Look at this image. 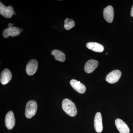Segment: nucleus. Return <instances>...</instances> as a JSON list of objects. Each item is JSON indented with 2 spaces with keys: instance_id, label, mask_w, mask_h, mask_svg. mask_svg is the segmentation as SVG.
Masks as SVG:
<instances>
[{
  "instance_id": "nucleus-1",
  "label": "nucleus",
  "mask_w": 133,
  "mask_h": 133,
  "mask_svg": "<svg viewBox=\"0 0 133 133\" xmlns=\"http://www.w3.org/2000/svg\"><path fill=\"white\" fill-rule=\"evenodd\" d=\"M62 107L65 113L70 116L74 117L77 114V109L74 102L69 99H65L62 102Z\"/></svg>"
},
{
  "instance_id": "nucleus-2",
  "label": "nucleus",
  "mask_w": 133,
  "mask_h": 133,
  "mask_svg": "<svg viewBox=\"0 0 133 133\" xmlns=\"http://www.w3.org/2000/svg\"><path fill=\"white\" fill-rule=\"evenodd\" d=\"M37 103L35 101L30 100L27 102L25 112L26 118L30 119L35 116L37 111Z\"/></svg>"
},
{
  "instance_id": "nucleus-3",
  "label": "nucleus",
  "mask_w": 133,
  "mask_h": 133,
  "mask_svg": "<svg viewBox=\"0 0 133 133\" xmlns=\"http://www.w3.org/2000/svg\"><path fill=\"white\" fill-rule=\"evenodd\" d=\"M15 12L14 8L11 6H6L2 3L0 2V14L6 18H10L14 15Z\"/></svg>"
},
{
  "instance_id": "nucleus-4",
  "label": "nucleus",
  "mask_w": 133,
  "mask_h": 133,
  "mask_svg": "<svg viewBox=\"0 0 133 133\" xmlns=\"http://www.w3.org/2000/svg\"><path fill=\"white\" fill-rule=\"evenodd\" d=\"M121 72L119 70H114L108 74L106 77V80L108 83L114 84L119 81L121 77Z\"/></svg>"
},
{
  "instance_id": "nucleus-5",
  "label": "nucleus",
  "mask_w": 133,
  "mask_h": 133,
  "mask_svg": "<svg viewBox=\"0 0 133 133\" xmlns=\"http://www.w3.org/2000/svg\"><path fill=\"white\" fill-rule=\"evenodd\" d=\"M38 69V62L35 59H32L26 65V72L29 76H32L36 73Z\"/></svg>"
},
{
  "instance_id": "nucleus-6",
  "label": "nucleus",
  "mask_w": 133,
  "mask_h": 133,
  "mask_svg": "<svg viewBox=\"0 0 133 133\" xmlns=\"http://www.w3.org/2000/svg\"><path fill=\"white\" fill-rule=\"evenodd\" d=\"M5 123L7 128L11 130L14 128L15 124V119L14 112L9 111L6 115L5 118Z\"/></svg>"
},
{
  "instance_id": "nucleus-7",
  "label": "nucleus",
  "mask_w": 133,
  "mask_h": 133,
  "mask_svg": "<svg viewBox=\"0 0 133 133\" xmlns=\"http://www.w3.org/2000/svg\"><path fill=\"white\" fill-rule=\"evenodd\" d=\"M20 28L16 27H8L4 30L3 32V36L5 38L9 36L15 37L19 35L21 33Z\"/></svg>"
},
{
  "instance_id": "nucleus-8",
  "label": "nucleus",
  "mask_w": 133,
  "mask_h": 133,
  "mask_svg": "<svg viewBox=\"0 0 133 133\" xmlns=\"http://www.w3.org/2000/svg\"><path fill=\"white\" fill-rule=\"evenodd\" d=\"M103 15L107 22L109 23H112L114 17V10L112 6L110 5L104 8Z\"/></svg>"
},
{
  "instance_id": "nucleus-9",
  "label": "nucleus",
  "mask_w": 133,
  "mask_h": 133,
  "mask_svg": "<svg viewBox=\"0 0 133 133\" xmlns=\"http://www.w3.org/2000/svg\"><path fill=\"white\" fill-rule=\"evenodd\" d=\"M94 126L95 131L97 133H101L103 130L102 117L101 113L98 112L95 114L94 119Z\"/></svg>"
},
{
  "instance_id": "nucleus-10",
  "label": "nucleus",
  "mask_w": 133,
  "mask_h": 133,
  "mask_svg": "<svg viewBox=\"0 0 133 133\" xmlns=\"http://www.w3.org/2000/svg\"><path fill=\"white\" fill-rule=\"evenodd\" d=\"M116 128L120 133H129L130 129L128 126L122 120L117 119L115 121Z\"/></svg>"
},
{
  "instance_id": "nucleus-11",
  "label": "nucleus",
  "mask_w": 133,
  "mask_h": 133,
  "mask_svg": "<svg viewBox=\"0 0 133 133\" xmlns=\"http://www.w3.org/2000/svg\"><path fill=\"white\" fill-rule=\"evenodd\" d=\"M70 84L73 89L79 93L84 94L86 90L85 86L80 81L72 79L70 81Z\"/></svg>"
},
{
  "instance_id": "nucleus-12",
  "label": "nucleus",
  "mask_w": 133,
  "mask_h": 133,
  "mask_svg": "<svg viewBox=\"0 0 133 133\" xmlns=\"http://www.w3.org/2000/svg\"><path fill=\"white\" fill-rule=\"evenodd\" d=\"M12 74L8 69H4L1 74V83L3 85H6L9 83L12 79Z\"/></svg>"
},
{
  "instance_id": "nucleus-13",
  "label": "nucleus",
  "mask_w": 133,
  "mask_h": 133,
  "mask_svg": "<svg viewBox=\"0 0 133 133\" xmlns=\"http://www.w3.org/2000/svg\"><path fill=\"white\" fill-rule=\"evenodd\" d=\"M98 65V62L95 59H90L86 63L84 66V70L87 73L92 72Z\"/></svg>"
},
{
  "instance_id": "nucleus-14",
  "label": "nucleus",
  "mask_w": 133,
  "mask_h": 133,
  "mask_svg": "<svg viewBox=\"0 0 133 133\" xmlns=\"http://www.w3.org/2000/svg\"><path fill=\"white\" fill-rule=\"evenodd\" d=\"M86 46L89 49L93 51L98 52H103L104 50V47L100 44L96 42H89L87 43Z\"/></svg>"
},
{
  "instance_id": "nucleus-15",
  "label": "nucleus",
  "mask_w": 133,
  "mask_h": 133,
  "mask_svg": "<svg viewBox=\"0 0 133 133\" xmlns=\"http://www.w3.org/2000/svg\"><path fill=\"white\" fill-rule=\"evenodd\" d=\"M51 55L55 56L56 60L61 62H64L65 61V55L61 51L57 50H53L51 52Z\"/></svg>"
},
{
  "instance_id": "nucleus-16",
  "label": "nucleus",
  "mask_w": 133,
  "mask_h": 133,
  "mask_svg": "<svg viewBox=\"0 0 133 133\" xmlns=\"http://www.w3.org/2000/svg\"><path fill=\"white\" fill-rule=\"evenodd\" d=\"M64 22V27L66 30H69L75 26V22L72 19L67 18Z\"/></svg>"
},
{
  "instance_id": "nucleus-17",
  "label": "nucleus",
  "mask_w": 133,
  "mask_h": 133,
  "mask_svg": "<svg viewBox=\"0 0 133 133\" xmlns=\"http://www.w3.org/2000/svg\"><path fill=\"white\" fill-rule=\"evenodd\" d=\"M131 16L133 17V5L131 8Z\"/></svg>"
},
{
  "instance_id": "nucleus-18",
  "label": "nucleus",
  "mask_w": 133,
  "mask_h": 133,
  "mask_svg": "<svg viewBox=\"0 0 133 133\" xmlns=\"http://www.w3.org/2000/svg\"><path fill=\"white\" fill-rule=\"evenodd\" d=\"M14 24H12V23H9L8 24V27H13V25H14Z\"/></svg>"
},
{
  "instance_id": "nucleus-19",
  "label": "nucleus",
  "mask_w": 133,
  "mask_h": 133,
  "mask_svg": "<svg viewBox=\"0 0 133 133\" xmlns=\"http://www.w3.org/2000/svg\"><path fill=\"white\" fill-rule=\"evenodd\" d=\"M20 31H21V32L23 31V30L22 29H20Z\"/></svg>"
},
{
  "instance_id": "nucleus-20",
  "label": "nucleus",
  "mask_w": 133,
  "mask_h": 133,
  "mask_svg": "<svg viewBox=\"0 0 133 133\" xmlns=\"http://www.w3.org/2000/svg\"><path fill=\"white\" fill-rule=\"evenodd\" d=\"M16 15V13H15L14 14V15Z\"/></svg>"
},
{
  "instance_id": "nucleus-21",
  "label": "nucleus",
  "mask_w": 133,
  "mask_h": 133,
  "mask_svg": "<svg viewBox=\"0 0 133 133\" xmlns=\"http://www.w3.org/2000/svg\"><path fill=\"white\" fill-rule=\"evenodd\" d=\"M108 53H106V55H108Z\"/></svg>"
}]
</instances>
